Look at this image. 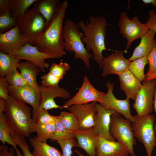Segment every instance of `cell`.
Segmentation results:
<instances>
[{"mask_svg": "<svg viewBox=\"0 0 156 156\" xmlns=\"http://www.w3.org/2000/svg\"><path fill=\"white\" fill-rule=\"evenodd\" d=\"M149 18L146 23L149 29L156 33V12L154 10H150L149 12Z\"/></svg>", "mask_w": 156, "mask_h": 156, "instance_id": "obj_42", "label": "cell"}, {"mask_svg": "<svg viewBox=\"0 0 156 156\" xmlns=\"http://www.w3.org/2000/svg\"><path fill=\"white\" fill-rule=\"evenodd\" d=\"M58 116L50 115L47 110L40 109L34 116L32 117L34 125H43L55 122Z\"/></svg>", "mask_w": 156, "mask_h": 156, "instance_id": "obj_34", "label": "cell"}, {"mask_svg": "<svg viewBox=\"0 0 156 156\" xmlns=\"http://www.w3.org/2000/svg\"><path fill=\"white\" fill-rule=\"evenodd\" d=\"M41 100L40 109L46 110L60 108V106L55 103L54 98L60 97L64 99H70V93L63 88L57 87H46L40 86Z\"/></svg>", "mask_w": 156, "mask_h": 156, "instance_id": "obj_18", "label": "cell"}, {"mask_svg": "<svg viewBox=\"0 0 156 156\" xmlns=\"http://www.w3.org/2000/svg\"><path fill=\"white\" fill-rule=\"evenodd\" d=\"M58 116L63 125L69 131L73 132L79 129V124L78 119L73 113L63 111Z\"/></svg>", "mask_w": 156, "mask_h": 156, "instance_id": "obj_31", "label": "cell"}, {"mask_svg": "<svg viewBox=\"0 0 156 156\" xmlns=\"http://www.w3.org/2000/svg\"><path fill=\"white\" fill-rule=\"evenodd\" d=\"M11 130L7 123L5 115L0 114V140L3 144L5 143L11 145L15 149L16 156H23L17 147V145L10 135Z\"/></svg>", "mask_w": 156, "mask_h": 156, "instance_id": "obj_26", "label": "cell"}, {"mask_svg": "<svg viewBox=\"0 0 156 156\" xmlns=\"http://www.w3.org/2000/svg\"><path fill=\"white\" fill-rule=\"evenodd\" d=\"M19 61L25 60L37 66L42 72L49 67V64L45 62L47 59H57L56 56L40 52L36 47L26 43L25 45L14 55Z\"/></svg>", "mask_w": 156, "mask_h": 156, "instance_id": "obj_13", "label": "cell"}, {"mask_svg": "<svg viewBox=\"0 0 156 156\" xmlns=\"http://www.w3.org/2000/svg\"><path fill=\"white\" fill-rule=\"evenodd\" d=\"M96 153L97 156H129L130 155L127 148L120 142L99 136Z\"/></svg>", "mask_w": 156, "mask_h": 156, "instance_id": "obj_20", "label": "cell"}, {"mask_svg": "<svg viewBox=\"0 0 156 156\" xmlns=\"http://www.w3.org/2000/svg\"><path fill=\"white\" fill-rule=\"evenodd\" d=\"M120 86L127 98L135 100L141 86V81L128 70L118 75Z\"/></svg>", "mask_w": 156, "mask_h": 156, "instance_id": "obj_21", "label": "cell"}, {"mask_svg": "<svg viewBox=\"0 0 156 156\" xmlns=\"http://www.w3.org/2000/svg\"><path fill=\"white\" fill-rule=\"evenodd\" d=\"M105 85L107 89V92L102 96L99 103L106 108L116 111L125 118L132 122L134 120V116L131 114L130 99L127 98L123 100L117 99L113 93L114 84L108 81Z\"/></svg>", "mask_w": 156, "mask_h": 156, "instance_id": "obj_11", "label": "cell"}, {"mask_svg": "<svg viewBox=\"0 0 156 156\" xmlns=\"http://www.w3.org/2000/svg\"><path fill=\"white\" fill-rule=\"evenodd\" d=\"M69 3H61L50 23L36 40L35 46L40 52L59 58L66 53L64 48L63 21Z\"/></svg>", "mask_w": 156, "mask_h": 156, "instance_id": "obj_1", "label": "cell"}, {"mask_svg": "<svg viewBox=\"0 0 156 156\" xmlns=\"http://www.w3.org/2000/svg\"><path fill=\"white\" fill-rule=\"evenodd\" d=\"M70 68V66L66 62H61L59 64L52 63L49 68V72L60 80H62L64 75Z\"/></svg>", "mask_w": 156, "mask_h": 156, "instance_id": "obj_37", "label": "cell"}, {"mask_svg": "<svg viewBox=\"0 0 156 156\" xmlns=\"http://www.w3.org/2000/svg\"><path fill=\"white\" fill-rule=\"evenodd\" d=\"M17 23V18L11 17L10 13L0 15V33L6 32L16 26Z\"/></svg>", "mask_w": 156, "mask_h": 156, "instance_id": "obj_36", "label": "cell"}, {"mask_svg": "<svg viewBox=\"0 0 156 156\" xmlns=\"http://www.w3.org/2000/svg\"><path fill=\"white\" fill-rule=\"evenodd\" d=\"M118 25L119 33L127 40V46L124 52L127 53L132 42L141 38L149 29L146 24L142 23L137 16L129 18L126 12H122L120 15Z\"/></svg>", "mask_w": 156, "mask_h": 156, "instance_id": "obj_8", "label": "cell"}, {"mask_svg": "<svg viewBox=\"0 0 156 156\" xmlns=\"http://www.w3.org/2000/svg\"><path fill=\"white\" fill-rule=\"evenodd\" d=\"M9 84L4 77L0 78V98L7 100L10 95L8 88Z\"/></svg>", "mask_w": 156, "mask_h": 156, "instance_id": "obj_41", "label": "cell"}, {"mask_svg": "<svg viewBox=\"0 0 156 156\" xmlns=\"http://www.w3.org/2000/svg\"><path fill=\"white\" fill-rule=\"evenodd\" d=\"M61 3L59 0H36L34 3V7L45 19L47 25Z\"/></svg>", "mask_w": 156, "mask_h": 156, "instance_id": "obj_24", "label": "cell"}, {"mask_svg": "<svg viewBox=\"0 0 156 156\" xmlns=\"http://www.w3.org/2000/svg\"><path fill=\"white\" fill-rule=\"evenodd\" d=\"M19 60L14 55L0 52V77H4L16 68Z\"/></svg>", "mask_w": 156, "mask_h": 156, "instance_id": "obj_27", "label": "cell"}, {"mask_svg": "<svg viewBox=\"0 0 156 156\" xmlns=\"http://www.w3.org/2000/svg\"><path fill=\"white\" fill-rule=\"evenodd\" d=\"M36 137L41 141L46 142L53 135L56 130L55 122L43 125H34Z\"/></svg>", "mask_w": 156, "mask_h": 156, "instance_id": "obj_29", "label": "cell"}, {"mask_svg": "<svg viewBox=\"0 0 156 156\" xmlns=\"http://www.w3.org/2000/svg\"><path fill=\"white\" fill-rule=\"evenodd\" d=\"M47 26L45 19L34 7L17 18V26L26 43L35 46L36 40Z\"/></svg>", "mask_w": 156, "mask_h": 156, "instance_id": "obj_5", "label": "cell"}, {"mask_svg": "<svg viewBox=\"0 0 156 156\" xmlns=\"http://www.w3.org/2000/svg\"><path fill=\"white\" fill-rule=\"evenodd\" d=\"M36 0H12L10 16L18 18L23 15Z\"/></svg>", "mask_w": 156, "mask_h": 156, "instance_id": "obj_28", "label": "cell"}, {"mask_svg": "<svg viewBox=\"0 0 156 156\" xmlns=\"http://www.w3.org/2000/svg\"><path fill=\"white\" fill-rule=\"evenodd\" d=\"M77 23L68 19L63 25L64 48L66 52H74L75 59H81L86 67L89 68L90 60L93 58L92 54L88 51L81 40L82 33L80 32Z\"/></svg>", "mask_w": 156, "mask_h": 156, "instance_id": "obj_4", "label": "cell"}, {"mask_svg": "<svg viewBox=\"0 0 156 156\" xmlns=\"http://www.w3.org/2000/svg\"><path fill=\"white\" fill-rule=\"evenodd\" d=\"M31 109L26 104L10 95L6 100L5 116L11 131L24 138L35 132Z\"/></svg>", "mask_w": 156, "mask_h": 156, "instance_id": "obj_3", "label": "cell"}, {"mask_svg": "<svg viewBox=\"0 0 156 156\" xmlns=\"http://www.w3.org/2000/svg\"><path fill=\"white\" fill-rule=\"evenodd\" d=\"M56 130L51 138L52 141H59L71 138H75L73 132H70L63 125L58 118L55 122Z\"/></svg>", "mask_w": 156, "mask_h": 156, "instance_id": "obj_32", "label": "cell"}, {"mask_svg": "<svg viewBox=\"0 0 156 156\" xmlns=\"http://www.w3.org/2000/svg\"><path fill=\"white\" fill-rule=\"evenodd\" d=\"M106 93L97 90L92 85L88 77L84 76L81 88L76 94L61 106L60 109H68L75 104H83L96 102L99 103Z\"/></svg>", "mask_w": 156, "mask_h": 156, "instance_id": "obj_10", "label": "cell"}, {"mask_svg": "<svg viewBox=\"0 0 156 156\" xmlns=\"http://www.w3.org/2000/svg\"><path fill=\"white\" fill-rule=\"evenodd\" d=\"M153 109L155 114V122L154 125V129L155 134H156V81L155 85L153 98Z\"/></svg>", "mask_w": 156, "mask_h": 156, "instance_id": "obj_45", "label": "cell"}, {"mask_svg": "<svg viewBox=\"0 0 156 156\" xmlns=\"http://www.w3.org/2000/svg\"><path fill=\"white\" fill-rule=\"evenodd\" d=\"M147 64V56L140 58L131 62L129 70L136 78L141 81L145 78L144 68Z\"/></svg>", "mask_w": 156, "mask_h": 156, "instance_id": "obj_30", "label": "cell"}, {"mask_svg": "<svg viewBox=\"0 0 156 156\" xmlns=\"http://www.w3.org/2000/svg\"><path fill=\"white\" fill-rule=\"evenodd\" d=\"M16 68L4 77L9 85L16 87H22L28 86L25 81L20 73Z\"/></svg>", "mask_w": 156, "mask_h": 156, "instance_id": "obj_35", "label": "cell"}, {"mask_svg": "<svg viewBox=\"0 0 156 156\" xmlns=\"http://www.w3.org/2000/svg\"><path fill=\"white\" fill-rule=\"evenodd\" d=\"M77 140V147L84 150L89 156H97L96 150L99 136L94 127L73 132Z\"/></svg>", "mask_w": 156, "mask_h": 156, "instance_id": "obj_19", "label": "cell"}, {"mask_svg": "<svg viewBox=\"0 0 156 156\" xmlns=\"http://www.w3.org/2000/svg\"><path fill=\"white\" fill-rule=\"evenodd\" d=\"M95 108L96 114L94 127L99 135L108 140L115 141L110 133L111 117L113 114H119L115 110L105 108L97 102Z\"/></svg>", "mask_w": 156, "mask_h": 156, "instance_id": "obj_15", "label": "cell"}, {"mask_svg": "<svg viewBox=\"0 0 156 156\" xmlns=\"http://www.w3.org/2000/svg\"><path fill=\"white\" fill-rule=\"evenodd\" d=\"M142 1L145 4H151L156 7V0H142Z\"/></svg>", "mask_w": 156, "mask_h": 156, "instance_id": "obj_47", "label": "cell"}, {"mask_svg": "<svg viewBox=\"0 0 156 156\" xmlns=\"http://www.w3.org/2000/svg\"><path fill=\"white\" fill-rule=\"evenodd\" d=\"M77 23L83 31L81 39L85 45L86 49L89 53L92 51V59L99 67L102 69L104 58L102 52L107 50L105 44L107 27L108 25L106 18L92 15L85 21H80Z\"/></svg>", "mask_w": 156, "mask_h": 156, "instance_id": "obj_2", "label": "cell"}, {"mask_svg": "<svg viewBox=\"0 0 156 156\" xmlns=\"http://www.w3.org/2000/svg\"><path fill=\"white\" fill-rule=\"evenodd\" d=\"M97 102L75 104L68 108L70 112L74 114L77 117L79 122V129L85 130L94 127Z\"/></svg>", "mask_w": 156, "mask_h": 156, "instance_id": "obj_14", "label": "cell"}, {"mask_svg": "<svg viewBox=\"0 0 156 156\" xmlns=\"http://www.w3.org/2000/svg\"><path fill=\"white\" fill-rule=\"evenodd\" d=\"M12 0H0V15L10 13Z\"/></svg>", "mask_w": 156, "mask_h": 156, "instance_id": "obj_43", "label": "cell"}, {"mask_svg": "<svg viewBox=\"0 0 156 156\" xmlns=\"http://www.w3.org/2000/svg\"><path fill=\"white\" fill-rule=\"evenodd\" d=\"M17 68L27 84L36 89H40L37 82V77L40 72V68L32 63L27 61L19 62Z\"/></svg>", "mask_w": 156, "mask_h": 156, "instance_id": "obj_23", "label": "cell"}, {"mask_svg": "<svg viewBox=\"0 0 156 156\" xmlns=\"http://www.w3.org/2000/svg\"><path fill=\"white\" fill-rule=\"evenodd\" d=\"M155 146H156V134H155Z\"/></svg>", "mask_w": 156, "mask_h": 156, "instance_id": "obj_49", "label": "cell"}, {"mask_svg": "<svg viewBox=\"0 0 156 156\" xmlns=\"http://www.w3.org/2000/svg\"><path fill=\"white\" fill-rule=\"evenodd\" d=\"M156 79L143 81L133 107L139 116L151 114L153 110V98Z\"/></svg>", "mask_w": 156, "mask_h": 156, "instance_id": "obj_9", "label": "cell"}, {"mask_svg": "<svg viewBox=\"0 0 156 156\" xmlns=\"http://www.w3.org/2000/svg\"><path fill=\"white\" fill-rule=\"evenodd\" d=\"M10 135L14 140L21 149L23 156H33L29 149V147L26 142L25 138L14 132H10Z\"/></svg>", "mask_w": 156, "mask_h": 156, "instance_id": "obj_38", "label": "cell"}, {"mask_svg": "<svg viewBox=\"0 0 156 156\" xmlns=\"http://www.w3.org/2000/svg\"><path fill=\"white\" fill-rule=\"evenodd\" d=\"M6 105V100L2 98H0V114L5 112Z\"/></svg>", "mask_w": 156, "mask_h": 156, "instance_id": "obj_46", "label": "cell"}, {"mask_svg": "<svg viewBox=\"0 0 156 156\" xmlns=\"http://www.w3.org/2000/svg\"><path fill=\"white\" fill-rule=\"evenodd\" d=\"M8 90L10 95L18 100L30 105L32 107V116L40 109L41 97L40 89H36L27 86L16 87L9 85Z\"/></svg>", "mask_w": 156, "mask_h": 156, "instance_id": "obj_12", "label": "cell"}, {"mask_svg": "<svg viewBox=\"0 0 156 156\" xmlns=\"http://www.w3.org/2000/svg\"><path fill=\"white\" fill-rule=\"evenodd\" d=\"M74 151L78 155V156H84L77 150H74Z\"/></svg>", "mask_w": 156, "mask_h": 156, "instance_id": "obj_48", "label": "cell"}, {"mask_svg": "<svg viewBox=\"0 0 156 156\" xmlns=\"http://www.w3.org/2000/svg\"><path fill=\"white\" fill-rule=\"evenodd\" d=\"M14 148H8L5 144L0 146V156H15Z\"/></svg>", "mask_w": 156, "mask_h": 156, "instance_id": "obj_44", "label": "cell"}, {"mask_svg": "<svg viewBox=\"0 0 156 156\" xmlns=\"http://www.w3.org/2000/svg\"><path fill=\"white\" fill-rule=\"evenodd\" d=\"M30 143L33 151L32 153L33 156H61V152L57 149L48 144L46 142H42L36 136L29 139Z\"/></svg>", "mask_w": 156, "mask_h": 156, "instance_id": "obj_25", "label": "cell"}, {"mask_svg": "<svg viewBox=\"0 0 156 156\" xmlns=\"http://www.w3.org/2000/svg\"><path fill=\"white\" fill-rule=\"evenodd\" d=\"M156 33L149 29L141 38L139 44L135 47L132 56L129 59L131 62L138 59L147 56L152 51L155 39Z\"/></svg>", "mask_w": 156, "mask_h": 156, "instance_id": "obj_22", "label": "cell"}, {"mask_svg": "<svg viewBox=\"0 0 156 156\" xmlns=\"http://www.w3.org/2000/svg\"><path fill=\"white\" fill-rule=\"evenodd\" d=\"M130 62L129 59L124 57L122 52L113 53L104 58L102 63L101 76L104 77L109 75H118L129 70Z\"/></svg>", "mask_w": 156, "mask_h": 156, "instance_id": "obj_16", "label": "cell"}, {"mask_svg": "<svg viewBox=\"0 0 156 156\" xmlns=\"http://www.w3.org/2000/svg\"><path fill=\"white\" fill-rule=\"evenodd\" d=\"M26 43L17 26L4 33H0V52L14 55Z\"/></svg>", "mask_w": 156, "mask_h": 156, "instance_id": "obj_17", "label": "cell"}, {"mask_svg": "<svg viewBox=\"0 0 156 156\" xmlns=\"http://www.w3.org/2000/svg\"><path fill=\"white\" fill-rule=\"evenodd\" d=\"M149 68L143 80L147 81L156 79V40H155L153 48L147 56Z\"/></svg>", "mask_w": 156, "mask_h": 156, "instance_id": "obj_33", "label": "cell"}, {"mask_svg": "<svg viewBox=\"0 0 156 156\" xmlns=\"http://www.w3.org/2000/svg\"><path fill=\"white\" fill-rule=\"evenodd\" d=\"M133 116L131 126L134 136L144 146L147 156H151L155 146L154 129L155 117L151 114Z\"/></svg>", "mask_w": 156, "mask_h": 156, "instance_id": "obj_6", "label": "cell"}, {"mask_svg": "<svg viewBox=\"0 0 156 156\" xmlns=\"http://www.w3.org/2000/svg\"><path fill=\"white\" fill-rule=\"evenodd\" d=\"M42 86L46 87L59 86L60 79L49 72L44 75L41 77Z\"/></svg>", "mask_w": 156, "mask_h": 156, "instance_id": "obj_40", "label": "cell"}, {"mask_svg": "<svg viewBox=\"0 0 156 156\" xmlns=\"http://www.w3.org/2000/svg\"><path fill=\"white\" fill-rule=\"evenodd\" d=\"M109 131L112 136L125 146L131 156H136L133 149L136 141L130 120L123 118L120 114H112Z\"/></svg>", "mask_w": 156, "mask_h": 156, "instance_id": "obj_7", "label": "cell"}, {"mask_svg": "<svg viewBox=\"0 0 156 156\" xmlns=\"http://www.w3.org/2000/svg\"><path fill=\"white\" fill-rule=\"evenodd\" d=\"M57 142L62 149L61 156H71L72 148L77 147V142L75 138L60 140Z\"/></svg>", "mask_w": 156, "mask_h": 156, "instance_id": "obj_39", "label": "cell"}, {"mask_svg": "<svg viewBox=\"0 0 156 156\" xmlns=\"http://www.w3.org/2000/svg\"><path fill=\"white\" fill-rule=\"evenodd\" d=\"M155 156H156V155Z\"/></svg>", "mask_w": 156, "mask_h": 156, "instance_id": "obj_50", "label": "cell"}]
</instances>
